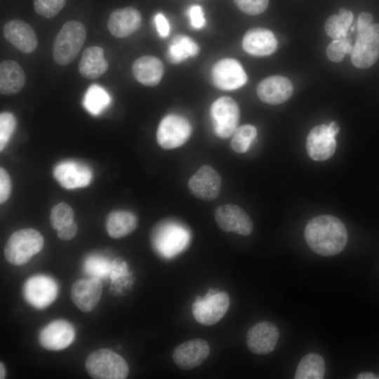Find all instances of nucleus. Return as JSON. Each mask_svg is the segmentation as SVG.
<instances>
[{
  "mask_svg": "<svg viewBox=\"0 0 379 379\" xmlns=\"http://www.w3.org/2000/svg\"><path fill=\"white\" fill-rule=\"evenodd\" d=\"M66 0H34L35 12L44 18L57 15L65 5Z\"/></svg>",
  "mask_w": 379,
  "mask_h": 379,
  "instance_id": "c9c22d12",
  "label": "nucleus"
},
{
  "mask_svg": "<svg viewBox=\"0 0 379 379\" xmlns=\"http://www.w3.org/2000/svg\"><path fill=\"white\" fill-rule=\"evenodd\" d=\"M373 17L368 12H362L358 17L357 20V31L364 29L372 24Z\"/></svg>",
  "mask_w": 379,
  "mask_h": 379,
  "instance_id": "37998d69",
  "label": "nucleus"
},
{
  "mask_svg": "<svg viewBox=\"0 0 379 379\" xmlns=\"http://www.w3.org/2000/svg\"><path fill=\"white\" fill-rule=\"evenodd\" d=\"M196 1H199V0H196Z\"/></svg>",
  "mask_w": 379,
  "mask_h": 379,
  "instance_id": "49530a36",
  "label": "nucleus"
},
{
  "mask_svg": "<svg viewBox=\"0 0 379 379\" xmlns=\"http://www.w3.org/2000/svg\"><path fill=\"white\" fill-rule=\"evenodd\" d=\"M256 91L258 98L263 102L279 105L288 100L293 93V86L286 77L274 75L260 81Z\"/></svg>",
  "mask_w": 379,
  "mask_h": 379,
  "instance_id": "412c9836",
  "label": "nucleus"
},
{
  "mask_svg": "<svg viewBox=\"0 0 379 379\" xmlns=\"http://www.w3.org/2000/svg\"><path fill=\"white\" fill-rule=\"evenodd\" d=\"M353 46L349 41L347 36L334 39L331 42L326 50L328 58L335 62H340L346 54H351Z\"/></svg>",
  "mask_w": 379,
  "mask_h": 379,
  "instance_id": "f704fd0d",
  "label": "nucleus"
},
{
  "mask_svg": "<svg viewBox=\"0 0 379 379\" xmlns=\"http://www.w3.org/2000/svg\"><path fill=\"white\" fill-rule=\"evenodd\" d=\"M44 243L43 236L34 229L17 230L10 236L6 244L4 257L13 265H23L41 251Z\"/></svg>",
  "mask_w": 379,
  "mask_h": 379,
  "instance_id": "7ed1b4c3",
  "label": "nucleus"
},
{
  "mask_svg": "<svg viewBox=\"0 0 379 379\" xmlns=\"http://www.w3.org/2000/svg\"><path fill=\"white\" fill-rule=\"evenodd\" d=\"M230 302V297L226 292L210 289L204 298L197 297L193 302V317L204 326L213 325L227 313Z\"/></svg>",
  "mask_w": 379,
  "mask_h": 379,
  "instance_id": "39448f33",
  "label": "nucleus"
},
{
  "mask_svg": "<svg viewBox=\"0 0 379 379\" xmlns=\"http://www.w3.org/2000/svg\"><path fill=\"white\" fill-rule=\"evenodd\" d=\"M200 51L199 45L188 36H175L166 53L168 60L173 64H178L190 58L197 56Z\"/></svg>",
  "mask_w": 379,
  "mask_h": 379,
  "instance_id": "cd10ccee",
  "label": "nucleus"
},
{
  "mask_svg": "<svg viewBox=\"0 0 379 379\" xmlns=\"http://www.w3.org/2000/svg\"><path fill=\"white\" fill-rule=\"evenodd\" d=\"M192 133V126L185 117L171 114L160 121L157 131V141L165 149H172L184 145Z\"/></svg>",
  "mask_w": 379,
  "mask_h": 379,
  "instance_id": "6e6552de",
  "label": "nucleus"
},
{
  "mask_svg": "<svg viewBox=\"0 0 379 379\" xmlns=\"http://www.w3.org/2000/svg\"><path fill=\"white\" fill-rule=\"evenodd\" d=\"M190 25L195 29H201L206 25L203 8L199 5H192L187 11Z\"/></svg>",
  "mask_w": 379,
  "mask_h": 379,
  "instance_id": "58836bf2",
  "label": "nucleus"
},
{
  "mask_svg": "<svg viewBox=\"0 0 379 379\" xmlns=\"http://www.w3.org/2000/svg\"><path fill=\"white\" fill-rule=\"evenodd\" d=\"M358 379H379V376L371 372H363L358 375Z\"/></svg>",
  "mask_w": 379,
  "mask_h": 379,
  "instance_id": "c03bdc74",
  "label": "nucleus"
},
{
  "mask_svg": "<svg viewBox=\"0 0 379 379\" xmlns=\"http://www.w3.org/2000/svg\"><path fill=\"white\" fill-rule=\"evenodd\" d=\"M79 72L81 77L94 79L102 76L108 68V62L104 57V51L99 46L86 48L79 62Z\"/></svg>",
  "mask_w": 379,
  "mask_h": 379,
  "instance_id": "a878e982",
  "label": "nucleus"
},
{
  "mask_svg": "<svg viewBox=\"0 0 379 379\" xmlns=\"http://www.w3.org/2000/svg\"><path fill=\"white\" fill-rule=\"evenodd\" d=\"M75 337L72 325L62 319L51 321L44 327L39 335V342L48 350H60L69 346Z\"/></svg>",
  "mask_w": 379,
  "mask_h": 379,
  "instance_id": "a211bd4d",
  "label": "nucleus"
},
{
  "mask_svg": "<svg viewBox=\"0 0 379 379\" xmlns=\"http://www.w3.org/2000/svg\"><path fill=\"white\" fill-rule=\"evenodd\" d=\"M4 38L23 53H31L37 47L35 31L26 22L14 19L6 22L3 28Z\"/></svg>",
  "mask_w": 379,
  "mask_h": 379,
  "instance_id": "aec40b11",
  "label": "nucleus"
},
{
  "mask_svg": "<svg viewBox=\"0 0 379 379\" xmlns=\"http://www.w3.org/2000/svg\"><path fill=\"white\" fill-rule=\"evenodd\" d=\"M85 366L88 374L95 379H124L129 372L126 360L107 348L91 352L86 358Z\"/></svg>",
  "mask_w": 379,
  "mask_h": 379,
  "instance_id": "20e7f679",
  "label": "nucleus"
},
{
  "mask_svg": "<svg viewBox=\"0 0 379 379\" xmlns=\"http://www.w3.org/2000/svg\"><path fill=\"white\" fill-rule=\"evenodd\" d=\"M109 103V94L97 84H93L88 88L83 100L84 107L93 115L100 114Z\"/></svg>",
  "mask_w": 379,
  "mask_h": 379,
  "instance_id": "7c9ffc66",
  "label": "nucleus"
},
{
  "mask_svg": "<svg viewBox=\"0 0 379 379\" xmlns=\"http://www.w3.org/2000/svg\"><path fill=\"white\" fill-rule=\"evenodd\" d=\"M221 178L211 166L204 165L190 178L188 187L191 194L203 201H213L220 191Z\"/></svg>",
  "mask_w": 379,
  "mask_h": 379,
  "instance_id": "2eb2a0df",
  "label": "nucleus"
},
{
  "mask_svg": "<svg viewBox=\"0 0 379 379\" xmlns=\"http://www.w3.org/2000/svg\"><path fill=\"white\" fill-rule=\"evenodd\" d=\"M326 371L323 357L316 353L306 354L299 362L297 367L295 379H321Z\"/></svg>",
  "mask_w": 379,
  "mask_h": 379,
  "instance_id": "c85d7f7f",
  "label": "nucleus"
},
{
  "mask_svg": "<svg viewBox=\"0 0 379 379\" xmlns=\"http://www.w3.org/2000/svg\"><path fill=\"white\" fill-rule=\"evenodd\" d=\"M25 84V75L20 65L13 60L0 64V92L2 95L16 94Z\"/></svg>",
  "mask_w": 379,
  "mask_h": 379,
  "instance_id": "393cba45",
  "label": "nucleus"
},
{
  "mask_svg": "<svg viewBox=\"0 0 379 379\" xmlns=\"http://www.w3.org/2000/svg\"><path fill=\"white\" fill-rule=\"evenodd\" d=\"M215 135L222 139L232 135L239 121V107L232 98L223 96L216 99L210 109Z\"/></svg>",
  "mask_w": 379,
  "mask_h": 379,
  "instance_id": "1a4fd4ad",
  "label": "nucleus"
},
{
  "mask_svg": "<svg viewBox=\"0 0 379 379\" xmlns=\"http://www.w3.org/2000/svg\"><path fill=\"white\" fill-rule=\"evenodd\" d=\"M164 72L163 62L154 56L140 57L132 65V72L135 79L147 86L153 87L158 85Z\"/></svg>",
  "mask_w": 379,
  "mask_h": 379,
  "instance_id": "b1692460",
  "label": "nucleus"
},
{
  "mask_svg": "<svg viewBox=\"0 0 379 379\" xmlns=\"http://www.w3.org/2000/svg\"><path fill=\"white\" fill-rule=\"evenodd\" d=\"M277 47L274 34L266 28L254 27L248 29L242 39L243 49L254 56H265L273 53Z\"/></svg>",
  "mask_w": 379,
  "mask_h": 379,
  "instance_id": "5701e85b",
  "label": "nucleus"
},
{
  "mask_svg": "<svg viewBox=\"0 0 379 379\" xmlns=\"http://www.w3.org/2000/svg\"><path fill=\"white\" fill-rule=\"evenodd\" d=\"M53 175L64 188L72 190L88 186L93 178L91 169L75 160H65L55 166Z\"/></svg>",
  "mask_w": 379,
  "mask_h": 379,
  "instance_id": "4468645a",
  "label": "nucleus"
},
{
  "mask_svg": "<svg viewBox=\"0 0 379 379\" xmlns=\"http://www.w3.org/2000/svg\"><path fill=\"white\" fill-rule=\"evenodd\" d=\"M215 219L219 227L226 232L247 236L253 230V224L249 215L241 207L234 204L218 206L215 211Z\"/></svg>",
  "mask_w": 379,
  "mask_h": 379,
  "instance_id": "ddd939ff",
  "label": "nucleus"
},
{
  "mask_svg": "<svg viewBox=\"0 0 379 379\" xmlns=\"http://www.w3.org/2000/svg\"><path fill=\"white\" fill-rule=\"evenodd\" d=\"M304 236L309 247L317 254L332 256L340 253L347 242V231L337 217L322 215L311 219Z\"/></svg>",
  "mask_w": 379,
  "mask_h": 379,
  "instance_id": "f257e3e1",
  "label": "nucleus"
},
{
  "mask_svg": "<svg viewBox=\"0 0 379 379\" xmlns=\"http://www.w3.org/2000/svg\"><path fill=\"white\" fill-rule=\"evenodd\" d=\"M340 127L337 122L320 124L313 127L307 137L306 148L309 157L318 161L330 159L335 153V136Z\"/></svg>",
  "mask_w": 379,
  "mask_h": 379,
  "instance_id": "423d86ee",
  "label": "nucleus"
},
{
  "mask_svg": "<svg viewBox=\"0 0 379 379\" xmlns=\"http://www.w3.org/2000/svg\"><path fill=\"white\" fill-rule=\"evenodd\" d=\"M189 234L181 225L165 221L154 232L153 243L162 255L169 258L180 252L187 244Z\"/></svg>",
  "mask_w": 379,
  "mask_h": 379,
  "instance_id": "9d476101",
  "label": "nucleus"
},
{
  "mask_svg": "<svg viewBox=\"0 0 379 379\" xmlns=\"http://www.w3.org/2000/svg\"><path fill=\"white\" fill-rule=\"evenodd\" d=\"M234 4L244 13L255 15L263 13L269 0H233Z\"/></svg>",
  "mask_w": 379,
  "mask_h": 379,
  "instance_id": "4c0bfd02",
  "label": "nucleus"
},
{
  "mask_svg": "<svg viewBox=\"0 0 379 379\" xmlns=\"http://www.w3.org/2000/svg\"><path fill=\"white\" fill-rule=\"evenodd\" d=\"M154 23L159 36L166 37L170 32V26L166 17L161 13H157L154 17Z\"/></svg>",
  "mask_w": 379,
  "mask_h": 379,
  "instance_id": "79ce46f5",
  "label": "nucleus"
},
{
  "mask_svg": "<svg viewBox=\"0 0 379 379\" xmlns=\"http://www.w3.org/2000/svg\"><path fill=\"white\" fill-rule=\"evenodd\" d=\"M86 37L84 25L76 20L63 25L53 44V58L60 65L72 62L80 52Z\"/></svg>",
  "mask_w": 379,
  "mask_h": 379,
  "instance_id": "f03ea898",
  "label": "nucleus"
},
{
  "mask_svg": "<svg viewBox=\"0 0 379 379\" xmlns=\"http://www.w3.org/2000/svg\"><path fill=\"white\" fill-rule=\"evenodd\" d=\"M378 58L379 23H373L364 29L357 31L351 61L356 67L366 69L373 65Z\"/></svg>",
  "mask_w": 379,
  "mask_h": 379,
  "instance_id": "0eeeda50",
  "label": "nucleus"
},
{
  "mask_svg": "<svg viewBox=\"0 0 379 379\" xmlns=\"http://www.w3.org/2000/svg\"><path fill=\"white\" fill-rule=\"evenodd\" d=\"M353 18L350 11L340 8L338 14L332 15L327 19L324 26L326 34L333 39L347 36Z\"/></svg>",
  "mask_w": 379,
  "mask_h": 379,
  "instance_id": "c756f323",
  "label": "nucleus"
},
{
  "mask_svg": "<svg viewBox=\"0 0 379 379\" xmlns=\"http://www.w3.org/2000/svg\"><path fill=\"white\" fill-rule=\"evenodd\" d=\"M279 338V331L276 325L269 321H260L247 331L246 343L248 350L257 354L272 352Z\"/></svg>",
  "mask_w": 379,
  "mask_h": 379,
  "instance_id": "dca6fc26",
  "label": "nucleus"
},
{
  "mask_svg": "<svg viewBox=\"0 0 379 379\" xmlns=\"http://www.w3.org/2000/svg\"><path fill=\"white\" fill-rule=\"evenodd\" d=\"M16 119L9 112L0 114V151L2 152L9 141L15 130Z\"/></svg>",
  "mask_w": 379,
  "mask_h": 379,
  "instance_id": "e433bc0d",
  "label": "nucleus"
},
{
  "mask_svg": "<svg viewBox=\"0 0 379 379\" xmlns=\"http://www.w3.org/2000/svg\"><path fill=\"white\" fill-rule=\"evenodd\" d=\"M73 208L65 202L55 204L51 211L50 224L53 229L58 230L74 222Z\"/></svg>",
  "mask_w": 379,
  "mask_h": 379,
  "instance_id": "72a5a7b5",
  "label": "nucleus"
},
{
  "mask_svg": "<svg viewBox=\"0 0 379 379\" xmlns=\"http://www.w3.org/2000/svg\"><path fill=\"white\" fill-rule=\"evenodd\" d=\"M256 136L257 129L254 126L241 125L234 131L230 146L237 153H245L248 150Z\"/></svg>",
  "mask_w": 379,
  "mask_h": 379,
  "instance_id": "2f4dec72",
  "label": "nucleus"
},
{
  "mask_svg": "<svg viewBox=\"0 0 379 379\" xmlns=\"http://www.w3.org/2000/svg\"><path fill=\"white\" fill-rule=\"evenodd\" d=\"M112 268V262L105 257L91 255L86 258L84 270L91 277L100 279L109 277Z\"/></svg>",
  "mask_w": 379,
  "mask_h": 379,
  "instance_id": "473e14b6",
  "label": "nucleus"
},
{
  "mask_svg": "<svg viewBox=\"0 0 379 379\" xmlns=\"http://www.w3.org/2000/svg\"><path fill=\"white\" fill-rule=\"evenodd\" d=\"M138 224L135 214L126 210L112 211L106 218L107 232L113 239L128 235L137 228Z\"/></svg>",
  "mask_w": 379,
  "mask_h": 379,
  "instance_id": "bb28decb",
  "label": "nucleus"
},
{
  "mask_svg": "<svg viewBox=\"0 0 379 379\" xmlns=\"http://www.w3.org/2000/svg\"><path fill=\"white\" fill-rule=\"evenodd\" d=\"M77 225L74 221L69 225L62 226L60 228L58 229L57 235L58 237L61 240L69 241L74 237V236L77 234Z\"/></svg>",
  "mask_w": 379,
  "mask_h": 379,
  "instance_id": "a19ab883",
  "label": "nucleus"
},
{
  "mask_svg": "<svg viewBox=\"0 0 379 379\" xmlns=\"http://www.w3.org/2000/svg\"><path fill=\"white\" fill-rule=\"evenodd\" d=\"M142 16L138 10L128 6L114 10L108 19L107 28L117 38L127 37L140 27Z\"/></svg>",
  "mask_w": 379,
  "mask_h": 379,
  "instance_id": "4be33fe9",
  "label": "nucleus"
},
{
  "mask_svg": "<svg viewBox=\"0 0 379 379\" xmlns=\"http://www.w3.org/2000/svg\"><path fill=\"white\" fill-rule=\"evenodd\" d=\"M210 347L202 338H194L181 343L173 352L174 363L182 370H191L200 366L208 357Z\"/></svg>",
  "mask_w": 379,
  "mask_h": 379,
  "instance_id": "f3484780",
  "label": "nucleus"
},
{
  "mask_svg": "<svg viewBox=\"0 0 379 379\" xmlns=\"http://www.w3.org/2000/svg\"><path fill=\"white\" fill-rule=\"evenodd\" d=\"M58 286L56 281L46 275H34L29 277L23 286V295L26 301L36 309H44L56 298Z\"/></svg>",
  "mask_w": 379,
  "mask_h": 379,
  "instance_id": "9b49d317",
  "label": "nucleus"
},
{
  "mask_svg": "<svg viewBox=\"0 0 379 379\" xmlns=\"http://www.w3.org/2000/svg\"><path fill=\"white\" fill-rule=\"evenodd\" d=\"M213 85L220 90L232 91L246 84L247 75L241 63L234 58H223L211 69Z\"/></svg>",
  "mask_w": 379,
  "mask_h": 379,
  "instance_id": "f8f14e48",
  "label": "nucleus"
},
{
  "mask_svg": "<svg viewBox=\"0 0 379 379\" xmlns=\"http://www.w3.org/2000/svg\"><path fill=\"white\" fill-rule=\"evenodd\" d=\"M12 181L8 173L3 167L0 168V203H5L10 197Z\"/></svg>",
  "mask_w": 379,
  "mask_h": 379,
  "instance_id": "ea45409f",
  "label": "nucleus"
},
{
  "mask_svg": "<svg viewBox=\"0 0 379 379\" xmlns=\"http://www.w3.org/2000/svg\"><path fill=\"white\" fill-rule=\"evenodd\" d=\"M6 376V369L4 365L2 362L0 364V378H5Z\"/></svg>",
  "mask_w": 379,
  "mask_h": 379,
  "instance_id": "a18cd8bd",
  "label": "nucleus"
},
{
  "mask_svg": "<svg viewBox=\"0 0 379 379\" xmlns=\"http://www.w3.org/2000/svg\"><path fill=\"white\" fill-rule=\"evenodd\" d=\"M102 284L100 279L91 277L76 281L71 288V299L82 312L93 310L100 300Z\"/></svg>",
  "mask_w": 379,
  "mask_h": 379,
  "instance_id": "6ab92c4d",
  "label": "nucleus"
}]
</instances>
